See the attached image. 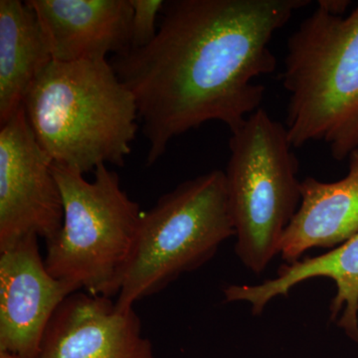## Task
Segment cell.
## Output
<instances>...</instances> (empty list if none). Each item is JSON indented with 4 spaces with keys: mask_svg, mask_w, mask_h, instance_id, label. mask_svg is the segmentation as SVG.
Returning <instances> with one entry per match:
<instances>
[{
    "mask_svg": "<svg viewBox=\"0 0 358 358\" xmlns=\"http://www.w3.org/2000/svg\"><path fill=\"white\" fill-rule=\"evenodd\" d=\"M133 7L131 23V49L136 50L152 43L157 35V20L164 9L162 0H129Z\"/></svg>",
    "mask_w": 358,
    "mask_h": 358,
    "instance_id": "5bb4252c",
    "label": "cell"
},
{
    "mask_svg": "<svg viewBox=\"0 0 358 358\" xmlns=\"http://www.w3.org/2000/svg\"><path fill=\"white\" fill-rule=\"evenodd\" d=\"M39 358H155L134 308L119 310L103 296L78 291L54 313Z\"/></svg>",
    "mask_w": 358,
    "mask_h": 358,
    "instance_id": "9c48e42d",
    "label": "cell"
},
{
    "mask_svg": "<svg viewBox=\"0 0 358 358\" xmlns=\"http://www.w3.org/2000/svg\"><path fill=\"white\" fill-rule=\"evenodd\" d=\"M233 236L224 171L183 181L141 213L115 307L129 310L159 294L208 263Z\"/></svg>",
    "mask_w": 358,
    "mask_h": 358,
    "instance_id": "277c9868",
    "label": "cell"
},
{
    "mask_svg": "<svg viewBox=\"0 0 358 358\" xmlns=\"http://www.w3.org/2000/svg\"><path fill=\"white\" fill-rule=\"evenodd\" d=\"M286 127L263 108L231 131L224 171L235 254L261 274L280 255V246L301 204V180Z\"/></svg>",
    "mask_w": 358,
    "mask_h": 358,
    "instance_id": "5b68a950",
    "label": "cell"
},
{
    "mask_svg": "<svg viewBox=\"0 0 358 358\" xmlns=\"http://www.w3.org/2000/svg\"><path fill=\"white\" fill-rule=\"evenodd\" d=\"M63 217L53 160L37 143L22 107L0 126V250L29 236L51 241Z\"/></svg>",
    "mask_w": 358,
    "mask_h": 358,
    "instance_id": "52a82bcc",
    "label": "cell"
},
{
    "mask_svg": "<svg viewBox=\"0 0 358 358\" xmlns=\"http://www.w3.org/2000/svg\"><path fill=\"white\" fill-rule=\"evenodd\" d=\"M62 195V227L46 242L45 265L53 277L96 296H117L133 250L141 213L106 164L84 174L53 162Z\"/></svg>",
    "mask_w": 358,
    "mask_h": 358,
    "instance_id": "8992f818",
    "label": "cell"
},
{
    "mask_svg": "<svg viewBox=\"0 0 358 358\" xmlns=\"http://www.w3.org/2000/svg\"><path fill=\"white\" fill-rule=\"evenodd\" d=\"M310 0H173L152 43L110 64L134 94L147 164L166 154L176 136L205 122L231 131L260 109L265 87L254 80L272 74L275 33Z\"/></svg>",
    "mask_w": 358,
    "mask_h": 358,
    "instance_id": "6da1fadb",
    "label": "cell"
},
{
    "mask_svg": "<svg viewBox=\"0 0 358 358\" xmlns=\"http://www.w3.org/2000/svg\"><path fill=\"white\" fill-rule=\"evenodd\" d=\"M23 108L42 150L82 174L124 166L138 133L136 98L107 60L51 61Z\"/></svg>",
    "mask_w": 358,
    "mask_h": 358,
    "instance_id": "7a4b0ae2",
    "label": "cell"
},
{
    "mask_svg": "<svg viewBox=\"0 0 358 358\" xmlns=\"http://www.w3.org/2000/svg\"><path fill=\"white\" fill-rule=\"evenodd\" d=\"M352 2L348 0H319L317 6L336 16H343Z\"/></svg>",
    "mask_w": 358,
    "mask_h": 358,
    "instance_id": "9a60e30c",
    "label": "cell"
},
{
    "mask_svg": "<svg viewBox=\"0 0 358 358\" xmlns=\"http://www.w3.org/2000/svg\"><path fill=\"white\" fill-rule=\"evenodd\" d=\"M56 62L107 60L131 49L129 0H27Z\"/></svg>",
    "mask_w": 358,
    "mask_h": 358,
    "instance_id": "30bf717a",
    "label": "cell"
},
{
    "mask_svg": "<svg viewBox=\"0 0 358 358\" xmlns=\"http://www.w3.org/2000/svg\"><path fill=\"white\" fill-rule=\"evenodd\" d=\"M0 358H22L20 355H14L13 352H4V350H0Z\"/></svg>",
    "mask_w": 358,
    "mask_h": 358,
    "instance_id": "2e32d148",
    "label": "cell"
},
{
    "mask_svg": "<svg viewBox=\"0 0 358 358\" xmlns=\"http://www.w3.org/2000/svg\"><path fill=\"white\" fill-rule=\"evenodd\" d=\"M282 80L293 148L322 141L338 162L358 150V4L345 17L317 6L301 21Z\"/></svg>",
    "mask_w": 358,
    "mask_h": 358,
    "instance_id": "3957f363",
    "label": "cell"
},
{
    "mask_svg": "<svg viewBox=\"0 0 358 358\" xmlns=\"http://www.w3.org/2000/svg\"><path fill=\"white\" fill-rule=\"evenodd\" d=\"M51 61L32 6L28 1L0 0V126L23 107L28 91Z\"/></svg>",
    "mask_w": 358,
    "mask_h": 358,
    "instance_id": "4fadbf2b",
    "label": "cell"
},
{
    "mask_svg": "<svg viewBox=\"0 0 358 358\" xmlns=\"http://www.w3.org/2000/svg\"><path fill=\"white\" fill-rule=\"evenodd\" d=\"M315 278H327L336 284L331 303V320L358 343V233L322 255L286 263L277 277L258 285H230L223 289L227 303L244 301L254 315H261L273 299L287 296L294 287Z\"/></svg>",
    "mask_w": 358,
    "mask_h": 358,
    "instance_id": "7c38bea8",
    "label": "cell"
},
{
    "mask_svg": "<svg viewBox=\"0 0 358 358\" xmlns=\"http://www.w3.org/2000/svg\"><path fill=\"white\" fill-rule=\"evenodd\" d=\"M348 160V173L338 181L301 180V204L280 246L285 262L301 260L310 249L336 248L357 234L358 150Z\"/></svg>",
    "mask_w": 358,
    "mask_h": 358,
    "instance_id": "8fae6325",
    "label": "cell"
},
{
    "mask_svg": "<svg viewBox=\"0 0 358 358\" xmlns=\"http://www.w3.org/2000/svg\"><path fill=\"white\" fill-rule=\"evenodd\" d=\"M39 238L0 250V350L39 358L54 313L78 285L53 277L40 254Z\"/></svg>",
    "mask_w": 358,
    "mask_h": 358,
    "instance_id": "ba28073f",
    "label": "cell"
}]
</instances>
